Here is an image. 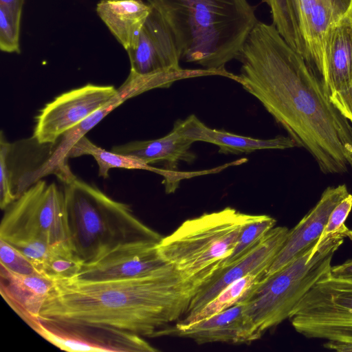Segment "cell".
Listing matches in <instances>:
<instances>
[{
	"mask_svg": "<svg viewBox=\"0 0 352 352\" xmlns=\"http://www.w3.org/2000/svg\"><path fill=\"white\" fill-rule=\"evenodd\" d=\"M118 93L112 85L87 84L48 102L36 117L34 138L54 144L63 134L107 104Z\"/></svg>",
	"mask_w": 352,
	"mask_h": 352,
	"instance_id": "cell-10",
	"label": "cell"
},
{
	"mask_svg": "<svg viewBox=\"0 0 352 352\" xmlns=\"http://www.w3.org/2000/svg\"><path fill=\"white\" fill-rule=\"evenodd\" d=\"M34 331L66 351H159L142 336L100 324L39 318Z\"/></svg>",
	"mask_w": 352,
	"mask_h": 352,
	"instance_id": "cell-9",
	"label": "cell"
},
{
	"mask_svg": "<svg viewBox=\"0 0 352 352\" xmlns=\"http://www.w3.org/2000/svg\"><path fill=\"white\" fill-rule=\"evenodd\" d=\"M256 217L226 207L187 219L161 238L158 252L186 277L208 281L232 252L243 228Z\"/></svg>",
	"mask_w": 352,
	"mask_h": 352,
	"instance_id": "cell-6",
	"label": "cell"
},
{
	"mask_svg": "<svg viewBox=\"0 0 352 352\" xmlns=\"http://www.w3.org/2000/svg\"><path fill=\"white\" fill-rule=\"evenodd\" d=\"M1 264L10 271L23 275L38 274L28 258L13 245L0 239Z\"/></svg>",
	"mask_w": 352,
	"mask_h": 352,
	"instance_id": "cell-29",
	"label": "cell"
},
{
	"mask_svg": "<svg viewBox=\"0 0 352 352\" xmlns=\"http://www.w3.org/2000/svg\"><path fill=\"white\" fill-rule=\"evenodd\" d=\"M236 82L258 99L326 175L352 172V124L273 23L256 24L237 58Z\"/></svg>",
	"mask_w": 352,
	"mask_h": 352,
	"instance_id": "cell-1",
	"label": "cell"
},
{
	"mask_svg": "<svg viewBox=\"0 0 352 352\" xmlns=\"http://www.w3.org/2000/svg\"><path fill=\"white\" fill-rule=\"evenodd\" d=\"M348 13H349V15L350 16V19H351V21L352 23V3H351V7H350V9H349Z\"/></svg>",
	"mask_w": 352,
	"mask_h": 352,
	"instance_id": "cell-34",
	"label": "cell"
},
{
	"mask_svg": "<svg viewBox=\"0 0 352 352\" xmlns=\"http://www.w3.org/2000/svg\"><path fill=\"white\" fill-rule=\"evenodd\" d=\"M289 320L307 338L352 339V282L331 274L322 278L304 296Z\"/></svg>",
	"mask_w": 352,
	"mask_h": 352,
	"instance_id": "cell-8",
	"label": "cell"
},
{
	"mask_svg": "<svg viewBox=\"0 0 352 352\" xmlns=\"http://www.w3.org/2000/svg\"><path fill=\"white\" fill-rule=\"evenodd\" d=\"M25 0H0V6H6L9 8L22 11Z\"/></svg>",
	"mask_w": 352,
	"mask_h": 352,
	"instance_id": "cell-33",
	"label": "cell"
},
{
	"mask_svg": "<svg viewBox=\"0 0 352 352\" xmlns=\"http://www.w3.org/2000/svg\"><path fill=\"white\" fill-rule=\"evenodd\" d=\"M349 194L345 184L329 186L317 204L292 229L263 277L275 273L318 241L333 208Z\"/></svg>",
	"mask_w": 352,
	"mask_h": 352,
	"instance_id": "cell-18",
	"label": "cell"
},
{
	"mask_svg": "<svg viewBox=\"0 0 352 352\" xmlns=\"http://www.w3.org/2000/svg\"><path fill=\"white\" fill-rule=\"evenodd\" d=\"M288 232L287 227H274L241 259L230 266L219 270L193 296L184 317L196 314L236 280L252 274H265L283 245Z\"/></svg>",
	"mask_w": 352,
	"mask_h": 352,
	"instance_id": "cell-17",
	"label": "cell"
},
{
	"mask_svg": "<svg viewBox=\"0 0 352 352\" xmlns=\"http://www.w3.org/2000/svg\"><path fill=\"white\" fill-rule=\"evenodd\" d=\"M324 63L323 87L333 104L352 123V23L348 12L327 33Z\"/></svg>",
	"mask_w": 352,
	"mask_h": 352,
	"instance_id": "cell-14",
	"label": "cell"
},
{
	"mask_svg": "<svg viewBox=\"0 0 352 352\" xmlns=\"http://www.w3.org/2000/svg\"><path fill=\"white\" fill-rule=\"evenodd\" d=\"M325 349L338 352H352V339L331 341L328 340L323 344Z\"/></svg>",
	"mask_w": 352,
	"mask_h": 352,
	"instance_id": "cell-32",
	"label": "cell"
},
{
	"mask_svg": "<svg viewBox=\"0 0 352 352\" xmlns=\"http://www.w3.org/2000/svg\"><path fill=\"white\" fill-rule=\"evenodd\" d=\"M351 210L352 195L349 193L331 212L327 225L317 242H320L344 225Z\"/></svg>",
	"mask_w": 352,
	"mask_h": 352,
	"instance_id": "cell-30",
	"label": "cell"
},
{
	"mask_svg": "<svg viewBox=\"0 0 352 352\" xmlns=\"http://www.w3.org/2000/svg\"><path fill=\"white\" fill-rule=\"evenodd\" d=\"M11 144L4 137L3 131L0 138V206L6 209L16 199V196L12 187L11 175L8 166V157Z\"/></svg>",
	"mask_w": 352,
	"mask_h": 352,
	"instance_id": "cell-28",
	"label": "cell"
},
{
	"mask_svg": "<svg viewBox=\"0 0 352 352\" xmlns=\"http://www.w3.org/2000/svg\"><path fill=\"white\" fill-rule=\"evenodd\" d=\"M276 219L271 216L256 214L241 230L232 252L223 262L221 269L234 264L244 256L276 226Z\"/></svg>",
	"mask_w": 352,
	"mask_h": 352,
	"instance_id": "cell-25",
	"label": "cell"
},
{
	"mask_svg": "<svg viewBox=\"0 0 352 352\" xmlns=\"http://www.w3.org/2000/svg\"><path fill=\"white\" fill-rule=\"evenodd\" d=\"M151 10L142 0H100L96 6L98 16L126 52L135 47Z\"/></svg>",
	"mask_w": 352,
	"mask_h": 352,
	"instance_id": "cell-21",
	"label": "cell"
},
{
	"mask_svg": "<svg viewBox=\"0 0 352 352\" xmlns=\"http://www.w3.org/2000/svg\"><path fill=\"white\" fill-rule=\"evenodd\" d=\"M6 210L0 226L1 239L10 244L39 241L72 247L64 191L54 183L37 181Z\"/></svg>",
	"mask_w": 352,
	"mask_h": 352,
	"instance_id": "cell-7",
	"label": "cell"
},
{
	"mask_svg": "<svg viewBox=\"0 0 352 352\" xmlns=\"http://www.w3.org/2000/svg\"><path fill=\"white\" fill-rule=\"evenodd\" d=\"M331 276L352 282V259L348 260L342 264L332 266Z\"/></svg>",
	"mask_w": 352,
	"mask_h": 352,
	"instance_id": "cell-31",
	"label": "cell"
},
{
	"mask_svg": "<svg viewBox=\"0 0 352 352\" xmlns=\"http://www.w3.org/2000/svg\"><path fill=\"white\" fill-rule=\"evenodd\" d=\"M91 155L98 166V176L107 179L109 171L112 168L140 169L155 172L162 176L166 170L154 168L135 157L108 151L98 146L85 135L82 137L70 149L67 158H74L82 155Z\"/></svg>",
	"mask_w": 352,
	"mask_h": 352,
	"instance_id": "cell-23",
	"label": "cell"
},
{
	"mask_svg": "<svg viewBox=\"0 0 352 352\" xmlns=\"http://www.w3.org/2000/svg\"><path fill=\"white\" fill-rule=\"evenodd\" d=\"M148 90V84L143 76L130 72L126 80L118 88L117 94L107 104L62 135L60 140L44 162L23 177L20 188L25 190L50 175H55L64 184L74 179L76 176L67 164V155L73 146L124 101Z\"/></svg>",
	"mask_w": 352,
	"mask_h": 352,
	"instance_id": "cell-11",
	"label": "cell"
},
{
	"mask_svg": "<svg viewBox=\"0 0 352 352\" xmlns=\"http://www.w3.org/2000/svg\"><path fill=\"white\" fill-rule=\"evenodd\" d=\"M159 241L142 240L120 245L96 261L83 263L74 279L106 280L145 276L167 264L157 250Z\"/></svg>",
	"mask_w": 352,
	"mask_h": 352,
	"instance_id": "cell-13",
	"label": "cell"
},
{
	"mask_svg": "<svg viewBox=\"0 0 352 352\" xmlns=\"http://www.w3.org/2000/svg\"><path fill=\"white\" fill-rule=\"evenodd\" d=\"M206 280L188 278L168 265L134 278L54 280L40 319L110 326L142 337H155L182 319Z\"/></svg>",
	"mask_w": 352,
	"mask_h": 352,
	"instance_id": "cell-2",
	"label": "cell"
},
{
	"mask_svg": "<svg viewBox=\"0 0 352 352\" xmlns=\"http://www.w3.org/2000/svg\"><path fill=\"white\" fill-rule=\"evenodd\" d=\"M175 123L185 138L193 142L200 141L213 144L219 146L221 153H249L258 150L286 149L296 146L289 136L278 135L262 140L211 129L195 115H190L185 120H177Z\"/></svg>",
	"mask_w": 352,
	"mask_h": 352,
	"instance_id": "cell-20",
	"label": "cell"
},
{
	"mask_svg": "<svg viewBox=\"0 0 352 352\" xmlns=\"http://www.w3.org/2000/svg\"><path fill=\"white\" fill-rule=\"evenodd\" d=\"M303 45V58L324 78V43L329 29L349 12L352 0H289Z\"/></svg>",
	"mask_w": 352,
	"mask_h": 352,
	"instance_id": "cell-12",
	"label": "cell"
},
{
	"mask_svg": "<svg viewBox=\"0 0 352 352\" xmlns=\"http://www.w3.org/2000/svg\"><path fill=\"white\" fill-rule=\"evenodd\" d=\"M345 238L352 240V230L344 224L275 273L263 277L243 298L247 314L263 335L289 319L309 290L331 274L333 256Z\"/></svg>",
	"mask_w": 352,
	"mask_h": 352,
	"instance_id": "cell-5",
	"label": "cell"
},
{
	"mask_svg": "<svg viewBox=\"0 0 352 352\" xmlns=\"http://www.w3.org/2000/svg\"><path fill=\"white\" fill-rule=\"evenodd\" d=\"M242 299L231 307L197 322L167 326L155 337L177 336L193 340L199 344L211 342L250 344L261 338L254 322L245 311Z\"/></svg>",
	"mask_w": 352,
	"mask_h": 352,
	"instance_id": "cell-16",
	"label": "cell"
},
{
	"mask_svg": "<svg viewBox=\"0 0 352 352\" xmlns=\"http://www.w3.org/2000/svg\"><path fill=\"white\" fill-rule=\"evenodd\" d=\"M22 11L0 6V49L7 53H20V27Z\"/></svg>",
	"mask_w": 352,
	"mask_h": 352,
	"instance_id": "cell-27",
	"label": "cell"
},
{
	"mask_svg": "<svg viewBox=\"0 0 352 352\" xmlns=\"http://www.w3.org/2000/svg\"><path fill=\"white\" fill-rule=\"evenodd\" d=\"M64 184L69 239L82 263L93 262L120 245L162 237L138 219L129 205L96 187L76 177Z\"/></svg>",
	"mask_w": 352,
	"mask_h": 352,
	"instance_id": "cell-4",
	"label": "cell"
},
{
	"mask_svg": "<svg viewBox=\"0 0 352 352\" xmlns=\"http://www.w3.org/2000/svg\"><path fill=\"white\" fill-rule=\"evenodd\" d=\"M193 142L185 138L175 122L173 130L159 139L133 141L114 146L111 151L138 159L147 164L166 162L168 170H175L179 162L192 163L196 155L190 151Z\"/></svg>",
	"mask_w": 352,
	"mask_h": 352,
	"instance_id": "cell-22",
	"label": "cell"
},
{
	"mask_svg": "<svg viewBox=\"0 0 352 352\" xmlns=\"http://www.w3.org/2000/svg\"><path fill=\"white\" fill-rule=\"evenodd\" d=\"M127 53L130 72L137 75L178 72L184 69L179 65L181 52L175 36L164 18L153 7L135 47Z\"/></svg>",
	"mask_w": 352,
	"mask_h": 352,
	"instance_id": "cell-15",
	"label": "cell"
},
{
	"mask_svg": "<svg viewBox=\"0 0 352 352\" xmlns=\"http://www.w3.org/2000/svg\"><path fill=\"white\" fill-rule=\"evenodd\" d=\"M0 293L14 312L34 331L54 281L40 274L14 273L0 264Z\"/></svg>",
	"mask_w": 352,
	"mask_h": 352,
	"instance_id": "cell-19",
	"label": "cell"
},
{
	"mask_svg": "<svg viewBox=\"0 0 352 352\" xmlns=\"http://www.w3.org/2000/svg\"><path fill=\"white\" fill-rule=\"evenodd\" d=\"M170 28L181 60L230 73L226 63L238 58L258 22L248 0H147Z\"/></svg>",
	"mask_w": 352,
	"mask_h": 352,
	"instance_id": "cell-3",
	"label": "cell"
},
{
	"mask_svg": "<svg viewBox=\"0 0 352 352\" xmlns=\"http://www.w3.org/2000/svg\"><path fill=\"white\" fill-rule=\"evenodd\" d=\"M264 273L252 274L236 280L192 316L184 317L179 322L188 324L209 318L234 305L263 278Z\"/></svg>",
	"mask_w": 352,
	"mask_h": 352,
	"instance_id": "cell-24",
	"label": "cell"
},
{
	"mask_svg": "<svg viewBox=\"0 0 352 352\" xmlns=\"http://www.w3.org/2000/svg\"><path fill=\"white\" fill-rule=\"evenodd\" d=\"M270 9L272 23L285 41L303 57V45L289 0H263Z\"/></svg>",
	"mask_w": 352,
	"mask_h": 352,
	"instance_id": "cell-26",
	"label": "cell"
}]
</instances>
